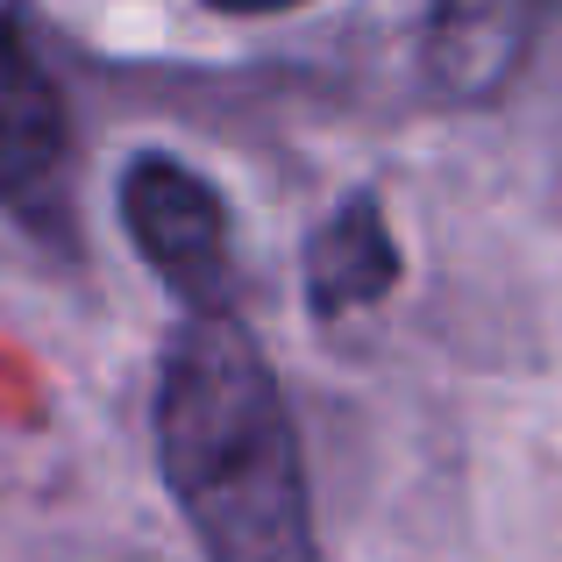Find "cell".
<instances>
[{
  "label": "cell",
  "mask_w": 562,
  "mask_h": 562,
  "mask_svg": "<svg viewBox=\"0 0 562 562\" xmlns=\"http://www.w3.org/2000/svg\"><path fill=\"white\" fill-rule=\"evenodd\" d=\"M0 214L79 257V122L22 0H0Z\"/></svg>",
  "instance_id": "7a4b0ae2"
},
{
  "label": "cell",
  "mask_w": 562,
  "mask_h": 562,
  "mask_svg": "<svg viewBox=\"0 0 562 562\" xmlns=\"http://www.w3.org/2000/svg\"><path fill=\"white\" fill-rule=\"evenodd\" d=\"M157 477L206 562H321L314 477L257 335L221 314H186L150 392Z\"/></svg>",
  "instance_id": "6da1fadb"
},
{
  "label": "cell",
  "mask_w": 562,
  "mask_h": 562,
  "mask_svg": "<svg viewBox=\"0 0 562 562\" xmlns=\"http://www.w3.org/2000/svg\"><path fill=\"white\" fill-rule=\"evenodd\" d=\"M214 14H285V8H306V0H200Z\"/></svg>",
  "instance_id": "8992f818"
},
{
  "label": "cell",
  "mask_w": 562,
  "mask_h": 562,
  "mask_svg": "<svg viewBox=\"0 0 562 562\" xmlns=\"http://www.w3.org/2000/svg\"><path fill=\"white\" fill-rule=\"evenodd\" d=\"M392 285H398V243H392V221H384V200L378 192H342L306 228V249H300L306 314L321 328H335L349 314H371Z\"/></svg>",
  "instance_id": "5b68a950"
},
{
  "label": "cell",
  "mask_w": 562,
  "mask_h": 562,
  "mask_svg": "<svg viewBox=\"0 0 562 562\" xmlns=\"http://www.w3.org/2000/svg\"><path fill=\"white\" fill-rule=\"evenodd\" d=\"M114 206H122L128 249L179 292L186 314L235 306V228H228V200L206 171H192L171 150H143L122 165Z\"/></svg>",
  "instance_id": "3957f363"
},
{
  "label": "cell",
  "mask_w": 562,
  "mask_h": 562,
  "mask_svg": "<svg viewBox=\"0 0 562 562\" xmlns=\"http://www.w3.org/2000/svg\"><path fill=\"white\" fill-rule=\"evenodd\" d=\"M562 0H427L420 71L449 108H492L520 86Z\"/></svg>",
  "instance_id": "277c9868"
}]
</instances>
